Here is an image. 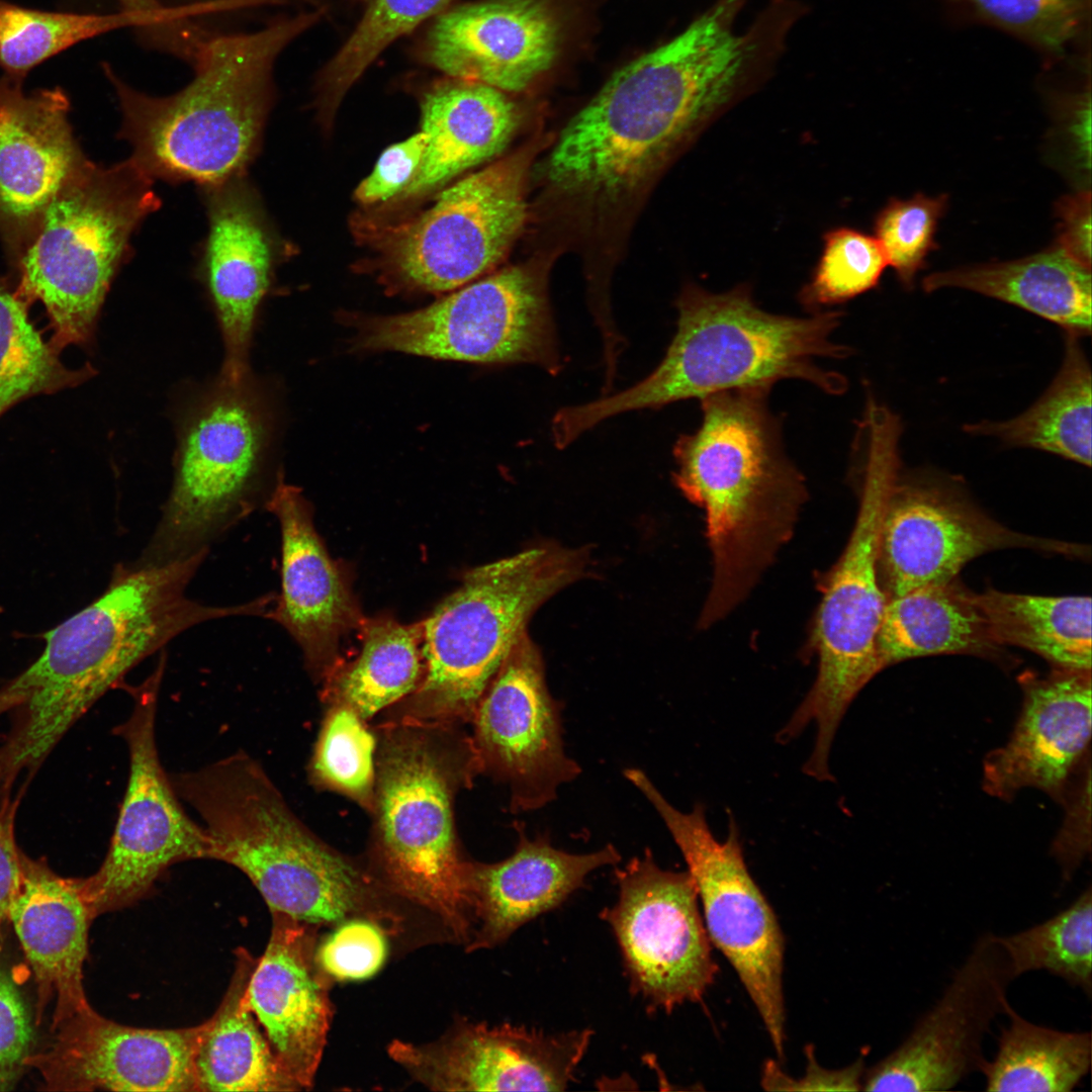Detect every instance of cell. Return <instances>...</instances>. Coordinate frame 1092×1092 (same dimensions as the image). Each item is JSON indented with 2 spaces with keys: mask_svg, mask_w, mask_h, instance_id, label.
I'll return each mask as SVG.
<instances>
[{
  "mask_svg": "<svg viewBox=\"0 0 1092 1092\" xmlns=\"http://www.w3.org/2000/svg\"><path fill=\"white\" fill-rule=\"evenodd\" d=\"M738 0L619 69L566 123L545 164L557 190L617 200L638 190L753 91L772 64L766 31L735 32Z\"/></svg>",
  "mask_w": 1092,
  "mask_h": 1092,
  "instance_id": "cell-1",
  "label": "cell"
},
{
  "mask_svg": "<svg viewBox=\"0 0 1092 1092\" xmlns=\"http://www.w3.org/2000/svg\"><path fill=\"white\" fill-rule=\"evenodd\" d=\"M208 552L162 564H120L100 597L46 633L39 657L0 689L9 711L16 710L0 747L6 780L37 768L97 700L174 637L206 621L265 617L267 595L226 607L187 597Z\"/></svg>",
  "mask_w": 1092,
  "mask_h": 1092,
  "instance_id": "cell-2",
  "label": "cell"
},
{
  "mask_svg": "<svg viewBox=\"0 0 1092 1092\" xmlns=\"http://www.w3.org/2000/svg\"><path fill=\"white\" fill-rule=\"evenodd\" d=\"M326 11L278 13L259 27L208 38L190 64L191 80L167 96L133 88L103 63L129 159L152 179L203 187L244 175L274 103L277 61Z\"/></svg>",
  "mask_w": 1092,
  "mask_h": 1092,
  "instance_id": "cell-3",
  "label": "cell"
},
{
  "mask_svg": "<svg viewBox=\"0 0 1092 1092\" xmlns=\"http://www.w3.org/2000/svg\"><path fill=\"white\" fill-rule=\"evenodd\" d=\"M769 390L733 389L700 399V427L673 447V480L705 510L713 556L702 627L745 598L790 540L808 498L805 479L785 453L780 422L769 411Z\"/></svg>",
  "mask_w": 1092,
  "mask_h": 1092,
  "instance_id": "cell-4",
  "label": "cell"
},
{
  "mask_svg": "<svg viewBox=\"0 0 1092 1092\" xmlns=\"http://www.w3.org/2000/svg\"><path fill=\"white\" fill-rule=\"evenodd\" d=\"M676 307V332L646 378L614 395L558 411L557 426L566 439L576 440L622 413L726 390L770 389L785 379L805 380L831 395L847 389L841 373L817 363L849 354L848 347L832 339L841 324L840 311L818 310L802 317L770 313L743 284L722 293L687 286Z\"/></svg>",
  "mask_w": 1092,
  "mask_h": 1092,
  "instance_id": "cell-5",
  "label": "cell"
},
{
  "mask_svg": "<svg viewBox=\"0 0 1092 1092\" xmlns=\"http://www.w3.org/2000/svg\"><path fill=\"white\" fill-rule=\"evenodd\" d=\"M170 778L213 840V859L245 874L271 913L314 925L386 917L371 880L309 832L248 753Z\"/></svg>",
  "mask_w": 1092,
  "mask_h": 1092,
  "instance_id": "cell-6",
  "label": "cell"
},
{
  "mask_svg": "<svg viewBox=\"0 0 1092 1092\" xmlns=\"http://www.w3.org/2000/svg\"><path fill=\"white\" fill-rule=\"evenodd\" d=\"M589 554L545 543L472 568L423 622L424 672L410 722L472 718L534 613L587 574Z\"/></svg>",
  "mask_w": 1092,
  "mask_h": 1092,
  "instance_id": "cell-7",
  "label": "cell"
},
{
  "mask_svg": "<svg viewBox=\"0 0 1092 1092\" xmlns=\"http://www.w3.org/2000/svg\"><path fill=\"white\" fill-rule=\"evenodd\" d=\"M153 181L131 159L89 161L54 197L14 266L16 294L42 304L60 352L92 341L132 234L160 206Z\"/></svg>",
  "mask_w": 1092,
  "mask_h": 1092,
  "instance_id": "cell-8",
  "label": "cell"
},
{
  "mask_svg": "<svg viewBox=\"0 0 1092 1092\" xmlns=\"http://www.w3.org/2000/svg\"><path fill=\"white\" fill-rule=\"evenodd\" d=\"M863 453V477L855 525L838 562L830 572L818 610L815 643L816 679L779 738L788 741L814 724V748L803 769L822 781L830 778L829 753L848 707L881 671L877 637L887 596L878 572V550L884 509L891 484L901 469L899 436L878 428L857 443Z\"/></svg>",
  "mask_w": 1092,
  "mask_h": 1092,
  "instance_id": "cell-9",
  "label": "cell"
},
{
  "mask_svg": "<svg viewBox=\"0 0 1092 1092\" xmlns=\"http://www.w3.org/2000/svg\"><path fill=\"white\" fill-rule=\"evenodd\" d=\"M271 437L266 399L251 374L218 381L185 416L173 485L142 556L161 564L204 548L262 497Z\"/></svg>",
  "mask_w": 1092,
  "mask_h": 1092,
  "instance_id": "cell-10",
  "label": "cell"
},
{
  "mask_svg": "<svg viewBox=\"0 0 1092 1092\" xmlns=\"http://www.w3.org/2000/svg\"><path fill=\"white\" fill-rule=\"evenodd\" d=\"M530 163L528 152L515 153L444 188L410 217L357 222L386 291H453L497 265L526 224Z\"/></svg>",
  "mask_w": 1092,
  "mask_h": 1092,
  "instance_id": "cell-11",
  "label": "cell"
},
{
  "mask_svg": "<svg viewBox=\"0 0 1092 1092\" xmlns=\"http://www.w3.org/2000/svg\"><path fill=\"white\" fill-rule=\"evenodd\" d=\"M379 752L374 801L380 862L389 884L468 941L469 862L457 847L452 810L456 766L412 722L386 734Z\"/></svg>",
  "mask_w": 1092,
  "mask_h": 1092,
  "instance_id": "cell-12",
  "label": "cell"
},
{
  "mask_svg": "<svg viewBox=\"0 0 1092 1092\" xmlns=\"http://www.w3.org/2000/svg\"><path fill=\"white\" fill-rule=\"evenodd\" d=\"M421 309L358 322L355 347L479 364H533L551 374L561 360L543 271L512 266Z\"/></svg>",
  "mask_w": 1092,
  "mask_h": 1092,
  "instance_id": "cell-13",
  "label": "cell"
},
{
  "mask_svg": "<svg viewBox=\"0 0 1092 1092\" xmlns=\"http://www.w3.org/2000/svg\"><path fill=\"white\" fill-rule=\"evenodd\" d=\"M625 778L658 813L688 866L711 940L734 968L754 1003L780 1058L784 1055L785 942L772 908L745 863L738 827L730 818L723 841L712 833L705 808H674L647 775L628 768Z\"/></svg>",
  "mask_w": 1092,
  "mask_h": 1092,
  "instance_id": "cell-14",
  "label": "cell"
},
{
  "mask_svg": "<svg viewBox=\"0 0 1092 1092\" xmlns=\"http://www.w3.org/2000/svg\"><path fill=\"white\" fill-rule=\"evenodd\" d=\"M164 667L165 656L146 680L128 689L133 707L115 728L128 749L127 786L103 862L92 876L78 879L93 920L143 899L174 863L214 858L213 840L184 810L159 757L156 717Z\"/></svg>",
  "mask_w": 1092,
  "mask_h": 1092,
  "instance_id": "cell-15",
  "label": "cell"
},
{
  "mask_svg": "<svg viewBox=\"0 0 1092 1092\" xmlns=\"http://www.w3.org/2000/svg\"><path fill=\"white\" fill-rule=\"evenodd\" d=\"M615 874L618 899L600 917L616 937L633 995L667 1013L701 1001L718 967L689 872L661 869L647 848Z\"/></svg>",
  "mask_w": 1092,
  "mask_h": 1092,
  "instance_id": "cell-16",
  "label": "cell"
},
{
  "mask_svg": "<svg viewBox=\"0 0 1092 1092\" xmlns=\"http://www.w3.org/2000/svg\"><path fill=\"white\" fill-rule=\"evenodd\" d=\"M901 471V470H900ZM894 478L886 500L878 572L887 599L957 578L985 553L1029 548L1084 556L1078 544L1014 532L979 510L954 488L930 479Z\"/></svg>",
  "mask_w": 1092,
  "mask_h": 1092,
  "instance_id": "cell-17",
  "label": "cell"
},
{
  "mask_svg": "<svg viewBox=\"0 0 1092 1092\" xmlns=\"http://www.w3.org/2000/svg\"><path fill=\"white\" fill-rule=\"evenodd\" d=\"M1013 980L996 934L981 935L904 1040L864 1072L862 1090L945 1091L979 1072L984 1038L1005 1014Z\"/></svg>",
  "mask_w": 1092,
  "mask_h": 1092,
  "instance_id": "cell-18",
  "label": "cell"
},
{
  "mask_svg": "<svg viewBox=\"0 0 1092 1092\" xmlns=\"http://www.w3.org/2000/svg\"><path fill=\"white\" fill-rule=\"evenodd\" d=\"M541 653L524 633L485 690L472 717L480 767L507 784L517 813L552 802L581 771L563 746L561 716Z\"/></svg>",
  "mask_w": 1092,
  "mask_h": 1092,
  "instance_id": "cell-19",
  "label": "cell"
},
{
  "mask_svg": "<svg viewBox=\"0 0 1092 1092\" xmlns=\"http://www.w3.org/2000/svg\"><path fill=\"white\" fill-rule=\"evenodd\" d=\"M564 34L552 0H480L433 18L413 56L447 77L520 92L555 65Z\"/></svg>",
  "mask_w": 1092,
  "mask_h": 1092,
  "instance_id": "cell-20",
  "label": "cell"
},
{
  "mask_svg": "<svg viewBox=\"0 0 1092 1092\" xmlns=\"http://www.w3.org/2000/svg\"><path fill=\"white\" fill-rule=\"evenodd\" d=\"M53 1030L51 1043L26 1060L47 1090L198 1092L193 1058L199 1025L127 1026L90 1006Z\"/></svg>",
  "mask_w": 1092,
  "mask_h": 1092,
  "instance_id": "cell-21",
  "label": "cell"
},
{
  "mask_svg": "<svg viewBox=\"0 0 1092 1092\" xmlns=\"http://www.w3.org/2000/svg\"><path fill=\"white\" fill-rule=\"evenodd\" d=\"M592 1036L588 1028L550 1034L509 1023H464L434 1043L394 1040L388 1053L432 1090L564 1091Z\"/></svg>",
  "mask_w": 1092,
  "mask_h": 1092,
  "instance_id": "cell-22",
  "label": "cell"
},
{
  "mask_svg": "<svg viewBox=\"0 0 1092 1092\" xmlns=\"http://www.w3.org/2000/svg\"><path fill=\"white\" fill-rule=\"evenodd\" d=\"M22 85L0 78V238L13 266L54 197L89 162L69 122L66 92Z\"/></svg>",
  "mask_w": 1092,
  "mask_h": 1092,
  "instance_id": "cell-23",
  "label": "cell"
},
{
  "mask_svg": "<svg viewBox=\"0 0 1092 1092\" xmlns=\"http://www.w3.org/2000/svg\"><path fill=\"white\" fill-rule=\"evenodd\" d=\"M203 189L208 233L201 273L223 340L220 377L235 382L250 374L251 340L271 282L275 242L244 175Z\"/></svg>",
  "mask_w": 1092,
  "mask_h": 1092,
  "instance_id": "cell-24",
  "label": "cell"
},
{
  "mask_svg": "<svg viewBox=\"0 0 1092 1092\" xmlns=\"http://www.w3.org/2000/svg\"><path fill=\"white\" fill-rule=\"evenodd\" d=\"M271 935L255 960L247 1004L276 1058L300 1089H309L333 1017L329 979L316 961V926L272 913Z\"/></svg>",
  "mask_w": 1092,
  "mask_h": 1092,
  "instance_id": "cell-25",
  "label": "cell"
},
{
  "mask_svg": "<svg viewBox=\"0 0 1092 1092\" xmlns=\"http://www.w3.org/2000/svg\"><path fill=\"white\" fill-rule=\"evenodd\" d=\"M265 507L279 522L282 542L281 594L267 618L292 636L308 668L321 673L336 659L340 639L364 618L299 488L279 476Z\"/></svg>",
  "mask_w": 1092,
  "mask_h": 1092,
  "instance_id": "cell-26",
  "label": "cell"
},
{
  "mask_svg": "<svg viewBox=\"0 0 1092 1092\" xmlns=\"http://www.w3.org/2000/svg\"><path fill=\"white\" fill-rule=\"evenodd\" d=\"M517 832L518 842L509 857L468 863L469 951L505 942L520 927L565 902L592 872L621 860L612 844L570 853L554 847L546 835L530 838L520 828Z\"/></svg>",
  "mask_w": 1092,
  "mask_h": 1092,
  "instance_id": "cell-27",
  "label": "cell"
},
{
  "mask_svg": "<svg viewBox=\"0 0 1092 1092\" xmlns=\"http://www.w3.org/2000/svg\"><path fill=\"white\" fill-rule=\"evenodd\" d=\"M1016 726L985 765V785L994 795L1022 788L1058 793L1082 757L1091 736V671L1060 668L1028 679Z\"/></svg>",
  "mask_w": 1092,
  "mask_h": 1092,
  "instance_id": "cell-28",
  "label": "cell"
},
{
  "mask_svg": "<svg viewBox=\"0 0 1092 1092\" xmlns=\"http://www.w3.org/2000/svg\"><path fill=\"white\" fill-rule=\"evenodd\" d=\"M8 919L32 969L38 994L37 1018L52 1000V1029L90 1007L83 966L93 919L78 879L62 878L44 861L24 854L22 883Z\"/></svg>",
  "mask_w": 1092,
  "mask_h": 1092,
  "instance_id": "cell-29",
  "label": "cell"
},
{
  "mask_svg": "<svg viewBox=\"0 0 1092 1092\" xmlns=\"http://www.w3.org/2000/svg\"><path fill=\"white\" fill-rule=\"evenodd\" d=\"M520 123V108L505 91L451 77L433 84L421 100V126L427 145L420 168L392 200L421 197L496 158Z\"/></svg>",
  "mask_w": 1092,
  "mask_h": 1092,
  "instance_id": "cell-30",
  "label": "cell"
},
{
  "mask_svg": "<svg viewBox=\"0 0 1092 1092\" xmlns=\"http://www.w3.org/2000/svg\"><path fill=\"white\" fill-rule=\"evenodd\" d=\"M923 289L959 287L1046 318L1077 337L1091 332V269L1059 246L1023 259L930 274Z\"/></svg>",
  "mask_w": 1092,
  "mask_h": 1092,
  "instance_id": "cell-31",
  "label": "cell"
},
{
  "mask_svg": "<svg viewBox=\"0 0 1092 1092\" xmlns=\"http://www.w3.org/2000/svg\"><path fill=\"white\" fill-rule=\"evenodd\" d=\"M1000 647L974 593L957 578L889 599L876 643L881 670L929 655L996 656Z\"/></svg>",
  "mask_w": 1092,
  "mask_h": 1092,
  "instance_id": "cell-32",
  "label": "cell"
},
{
  "mask_svg": "<svg viewBox=\"0 0 1092 1092\" xmlns=\"http://www.w3.org/2000/svg\"><path fill=\"white\" fill-rule=\"evenodd\" d=\"M254 963L255 959L242 949L218 1009L199 1024L193 1058L198 1092L301 1090L279 1063L247 1004L246 988Z\"/></svg>",
  "mask_w": 1092,
  "mask_h": 1092,
  "instance_id": "cell-33",
  "label": "cell"
},
{
  "mask_svg": "<svg viewBox=\"0 0 1092 1092\" xmlns=\"http://www.w3.org/2000/svg\"><path fill=\"white\" fill-rule=\"evenodd\" d=\"M169 11L76 13L28 8L0 0V69L24 80L35 67L93 37L119 29L132 30L145 49L160 50L171 33Z\"/></svg>",
  "mask_w": 1092,
  "mask_h": 1092,
  "instance_id": "cell-34",
  "label": "cell"
},
{
  "mask_svg": "<svg viewBox=\"0 0 1092 1092\" xmlns=\"http://www.w3.org/2000/svg\"><path fill=\"white\" fill-rule=\"evenodd\" d=\"M973 435L1010 446L1031 447L1091 466V369L1078 337L1068 334L1062 368L1046 392L1026 412L1003 422L966 425Z\"/></svg>",
  "mask_w": 1092,
  "mask_h": 1092,
  "instance_id": "cell-35",
  "label": "cell"
},
{
  "mask_svg": "<svg viewBox=\"0 0 1092 1092\" xmlns=\"http://www.w3.org/2000/svg\"><path fill=\"white\" fill-rule=\"evenodd\" d=\"M974 598L1000 645L1040 655L1059 668L1091 671V598L987 589Z\"/></svg>",
  "mask_w": 1092,
  "mask_h": 1092,
  "instance_id": "cell-36",
  "label": "cell"
},
{
  "mask_svg": "<svg viewBox=\"0 0 1092 1092\" xmlns=\"http://www.w3.org/2000/svg\"><path fill=\"white\" fill-rule=\"evenodd\" d=\"M1004 1015L1008 1021L998 1036L997 1052L979 1070L987 1091L1067 1092L1089 1073L1090 1031H1063L1032 1023L1010 1004Z\"/></svg>",
  "mask_w": 1092,
  "mask_h": 1092,
  "instance_id": "cell-37",
  "label": "cell"
},
{
  "mask_svg": "<svg viewBox=\"0 0 1092 1092\" xmlns=\"http://www.w3.org/2000/svg\"><path fill=\"white\" fill-rule=\"evenodd\" d=\"M362 648L335 685L341 705L363 720L417 688L423 669V624H401L388 617L364 619Z\"/></svg>",
  "mask_w": 1092,
  "mask_h": 1092,
  "instance_id": "cell-38",
  "label": "cell"
},
{
  "mask_svg": "<svg viewBox=\"0 0 1092 1092\" xmlns=\"http://www.w3.org/2000/svg\"><path fill=\"white\" fill-rule=\"evenodd\" d=\"M362 8L355 29L315 79V108L331 124L363 73L393 41L449 8L453 0H350Z\"/></svg>",
  "mask_w": 1092,
  "mask_h": 1092,
  "instance_id": "cell-39",
  "label": "cell"
},
{
  "mask_svg": "<svg viewBox=\"0 0 1092 1092\" xmlns=\"http://www.w3.org/2000/svg\"><path fill=\"white\" fill-rule=\"evenodd\" d=\"M28 304L0 277V417L28 397L74 388L92 378L89 363L71 368L30 322Z\"/></svg>",
  "mask_w": 1092,
  "mask_h": 1092,
  "instance_id": "cell-40",
  "label": "cell"
},
{
  "mask_svg": "<svg viewBox=\"0 0 1092 1092\" xmlns=\"http://www.w3.org/2000/svg\"><path fill=\"white\" fill-rule=\"evenodd\" d=\"M1016 978L1044 971L1092 993V890L1088 887L1069 906L1024 930L996 935Z\"/></svg>",
  "mask_w": 1092,
  "mask_h": 1092,
  "instance_id": "cell-41",
  "label": "cell"
},
{
  "mask_svg": "<svg viewBox=\"0 0 1092 1092\" xmlns=\"http://www.w3.org/2000/svg\"><path fill=\"white\" fill-rule=\"evenodd\" d=\"M887 265L876 238L849 228L831 230L824 236L812 278L801 291V302L815 311L842 303L874 288Z\"/></svg>",
  "mask_w": 1092,
  "mask_h": 1092,
  "instance_id": "cell-42",
  "label": "cell"
},
{
  "mask_svg": "<svg viewBox=\"0 0 1092 1092\" xmlns=\"http://www.w3.org/2000/svg\"><path fill=\"white\" fill-rule=\"evenodd\" d=\"M980 18L1061 57L1090 21V0H948Z\"/></svg>",
  "mask_w": 1092,
  "mask_h": 1092,
  "instance_id": "cell-43",
  "label": "cell"
},
{
  "mask_svg": "<svg viewBox=\"0 0 1092 1092\" xmlns=\"http://www.w3.org/2000/svg\"><path fill=\"white\" fill-rule=\"evenodd\" d=\"M375 740L363 719L337 704L327 718L314 758L315 777L364 805L374 800Z\"/></svg>",
  "mask_w": 1092,
  "mask_h": 1092,
  "instance_id": "cell-44",
  "label": "cell"
},
{
  "mask_svg": "<svg viewBox=\"0 0 1092 1092\" xmlns=\"http://www.w3.org/2000/svg\"><path fill=\"white\" fill-rule=\"evenodd\" d=\"M947 205V195L928 197L916 194L910 199H892L877 215L876 239L888 265L900 281L910 287L916 273L934 247L937 222Z\"/></svg>",
  "mask_w": 1092,
  "mask_h": 1092,
  "instance_id": "cell-45",
  "label": "cell"
},
{
  "mask_svg": "<svg viewBox=\"0 0 1092 1092\" xmlns=\"http://www.w3.org/2000/svg\"><path fill=\"white\" fill-rule=\"evenodd\" d=\"M387 953L380 925L355 919L341 924L316 947V961L332 979L362 980L373 976Z\"/></svg>",
  "mask_w": 1092,
  "mask_h": 1092,
  "instance_id": "cell-46",
  "label": "cell"
},
{
  "mask_svg": "<svg viewBox=\"0 0 1092 1092\" xmlns=\"http://www.w3.org/2000/svg\"><path fill=\"white\" fill-rule=\"evenodd\" d=\"M427 145L423 130L404 141L387 147L378 158L372 172L358 185L355 198L371 205L392 200L415 178Z\"/></svg>",
  "mask_w": 1092,
  "mask_h": 1092,
  "instance_id": "cell-47",
  "label": "cell"
},
{
  "mask_svg": "<svg viewBox=\"0 0 1092 1092\" xmlns=\"http://www.w3.org/2000/svg\"><path fill=\"white\" fill-rule=\"evenodd\" d=\"M32 1028L23 1000L0 972V1091L14 1087L30 1056Z\"/></svg>",
  "mask_w": 1092,
  "mask_h": 1092,
  "instance_id": "cell-48",
  "label": "cell"
},
{
  "mask_svg": "<svg viewBox=\"0 0 1092 1092\" xmlns=\"http://www.w3.org/2000/svg\"><path fill=\"white\" fill-rule=\"evenodd\" d=\"M808 1068L803 1079L795 1080L785 1075L777 1063L766 1062L761 1084L767 1090H862L863 1065L858 1060L850 1067L838 1071H828L814 1061L808 1046Z\"/></svg>",
  "mask_w": 1092,
  "mask_h": 1092,
  "instance_id": "cell-49",
  "label": "cell"
},
{
  "mask_svg": "<svg viewBox=\"0 0 1092 1092\" xmlns=\"http://www.w3.org/2000/svg\"><path fill=\"white\" fill-rule=\"evenodd\" d=\"M1059 246L1069 257L1091 269V193L1063 198L1057 207Z\"/></svg>",
  "mask_w": 1092,
  "mask_h": 1092,
  "instance_id": "cell-50",
  "label": "cell"
},
{
  "mask_svg": "<svg viewBox=\"0 0 1092 1092\" xmlns=\"http://www.w3.org/2000/svg\"><path fill=\"white\" fill-rule=\"evenodd\" d=\"M16 806V801L0 795V924L8 919L23 878L24 854L14 836Z\"/></svg>",
  "mask_w": 1092,
  "mask_h": 1092,
  "instance_id": "cell-51",
  "label": "cell"
},
{
  "mask_svg": "<svg viewBox=\"0 0 1092 1092\" xmlns=\"http://www.w3.org/2000/svg\"><path fill=\"white\" fill-rule=\"evenodd\" d=\"M159 8L174 12L201 13L217 19L237 17L251 10L280 6L293 0H150Z\"/></svg>",
  "mask_w": 1092,
  "mask_h": 1092,
  "instance_id": "cell-52",
  "label": "cell"
},
{
  "mask_svg": "<svg viewBox=\"0 0 1092 1092\" xmlns=\"http://www.w3.org/2000/svg\"><path fill=\"white\" fill-rule=\"evenodd\" d=\"M119 9L123 10H143L149 6L148 0H116Z\"/></svg>",
  "mask_w": 1092,
  "mask_h": 1092,
  "instance_id": "cell-53",
  "label": "cell"
}]
</instances>
